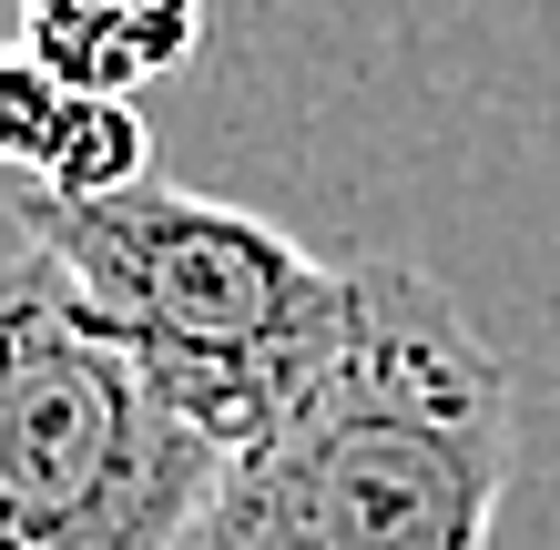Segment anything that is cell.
<instances>
[{
    "label": "cell",
    "instance_id": "obj_1",
    "mask_svg": "<svg viewBox=\"0 0 560 550\" xmlns=\"http://www.w3.org/2000/svg\"><path fill=\"white\" fill-rule=\"evenodd\" d=\"M510 459L520 398L469 306L418 266H347L337 358L224 469L194 550H489Z\"/></svg>",
    "mask_w": 560,
    "mask_h": 550
},
{
    "label": "cell",
    "instance_id": "obj_2",
    "mask_svg": "<svg viewBox=\"0 0 560 550\" xmlns=\"http://www.w3.org/2000/svg\"><path fill=\"white\" fill-rule=\"evenodd\" d=\"M21 245L72 266V285L224 438V459L285 429V408L316 387L347 327V266H316L285 224L184 194L163 174L103 204H61L21 184Z\"/></svg>",
    "mask_w": 560,
    "mask_h": 550
},
{
    "label": "cell",
    "instance_id": "obj_3",
    "mask_svg": "<svg viewBox=\"0 0 560 550\" xmlns=\"http://www.w3.org/2000/svg\"><path fill=\"white\" fill-rule=\"evenodd\" d=\"M224 469L72 266L21 245L0 266V550H194Z\"/></svg>",
    "mask_w": 560,
    "mask_h": 550
},
{
    "label": "cell",
    "instance_id": "obj_4",
    "mask_svg": "<svg viewBox=\"0 0 560 550\" xmlns=\"http://www.w3.org/2000/svg\"><path fill=\"white\" fill-rule=\"evenodd\" d=\"M205 42V0H21V51L61 92L143 103V82L184 72Z\"/></svg>",
    "mask_w": 560,
    "mask_h": 550
},
{
    "label": "cell",
    "instance_id": "obj_5",
    "mask_svg": "<svg viewBox=\"0 0 560 550\" xmlns=\"http://www.w3.org/2000/svg\"><path fill=\"white\" fill-rule=\"evenodd\" d=\"M153 184V133H143V103H113V92H72L51 122V153L31 194H61V204H103V194H133Z\"/></svg>",
    "mask_w": 560,
    "mask_h": 550
},
{
    "label": "cell",
    "instance_id": "obj_6",
    "mask_svg": "<svg viewBox=\"0 0 560 550\" xmlns=\"http://www.w3.org/2000/svg\"><path fill=\"white\" fill-rule=\"evenodd\" d=\"M61 103H72V92H61L42 61H31L21 42L0 51V164H11L21 184L42 174V153H51V122H61Z\"/></svg>",
    "mask_w": 560,
    "mask_h": 550
}]
</instances>
